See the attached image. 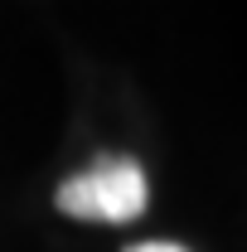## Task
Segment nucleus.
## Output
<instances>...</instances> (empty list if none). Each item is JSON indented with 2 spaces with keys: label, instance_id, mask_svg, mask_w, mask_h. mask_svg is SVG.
<instances>
[{
  "label": "nucleus",
  "instance_id": "f257e3e1",
  "mask_svg": "<svg viewBox=\"0 0 247 252\" xmlns=\"http://www.w3.org/2000/svg\"><path fill=\"white\" fill-rule=\"evenodd\" d=\"M151 204V180L136 156H97L54 189V209L78 223H136Z\"/></svg>",
  "mask_w": 247,
  "mask_h": 252
},
{
  "label": "nucleus",
  "instance_id": "f03ea898",
  "mask_svg": "<svg viewBox=\"0 0 247 252\" xmlns=\"http://www.w3.org/2000/svg\"><path fill=\"white\" fill-rule=\"evenodd\" d=\"M122 252H189L185 243H165V238H160V243H131V248H122Z\"/></svg>",
  "mask_w": 247,
  "mask_h": 252
}]
</instances>
